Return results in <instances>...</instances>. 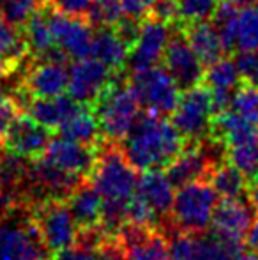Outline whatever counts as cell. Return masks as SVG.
I'll list each match as a JSON object with an SVG mask.
<instances>
[{"label":"cell","mask_w":258,"mask_h":260,"mask_svg":"<svg viewBox=\"0 0 258 260\" xmlns=\"http://www.w3.org/2000/svg\"><path fill=\"white\" fill-rule=\"evenodd\" d=\"M104 140L121 142L141 115V103L129 82L117 76L92 106Z\"/></svg>","instance_id":"277c9868"},{"label":"cell","mask_w":258,"mask_h":260,"mask_svg":"<svg viewBox=\"0 0 258 260\" xmlns=\"http://www.w3.org/2000/svg\"><path fill=\"white\" fill-rule=\"evenodd\" d=\"M52 4L59 11L72 16H85L90 0H52Z\"/></svg>","instance_id":"d590c367"},{"label":"cell","mask_w":258,"mask_h":260,"mask_svg":"<svg viewBox=\"0 0 258 260\" xmlns=\"http://www.w3.org/2000/svg\"><path fill=\"white\" fill-rule=\"evenodd\" d=\"M161 60L180 90L191 89L202 83L205 69L180 28H177L175 34L170 36Z\"/></svg>","instance_id":"5bb4252c"},{"label":"cell","mask_w":258,"mask_h":260,"mask_svg":"<svg viewBox=\"0 0 258 260\" xmlns=\"http://www.w3.org/2000/svg\"><path fill=\"white\" fill-rule=\"evenodd\" d=\"M92 27H115L124 18L121 0H90L85 14Z\"/></svg>","instance_id":"4316f807"},{"label":"cell","mask_w":258,"mask_h":260,"mask_svg":"<svg viewBox=\"0 0 258 260\" xmlns=\"http://www.w3.org/2000/svg\"><path fill=\"white\" fill-rule=\"evenodd\" d=\"M89 181L103 199L101 226L108 236H115L128 221V206L138 184V170L126 159L117 142L103 140Z\"/></svg>","instance_id":"6da1fadb"},{"label":"cell","mask_w":258,"mask_h":260,"mask_svg":"<svg viewBox=\"0 0 258 260\" xmlns=\"http://www.w3.org/2000/svg\"><path fill=\"white\" fill-rule=\"evenodd\" d=\"M232 2H235V4H237V6H248V4H251L253 2V0H232Z\"/></svg>","instance_id":"60d3db41"},{"label":"cell","mask_w":258,"mask_h":260,"mask_svg":"<svg viewBox=\"0 0 258 260\" xmlns=\"http://www.w3.org/2000/svg\"><path fill=\"white\" fill-rule=\"evenodd\" d=\"M170 30H172V25L165 23L151 14H145L141 18L140 32H138L134 45L131 46L128 64H126L131 69V73L147 71L161 62L166 43L170 39Z\"/></svg>","instance_id":"7c38bea8"},{"label":"cell","mask_w":258,"mask_h":260,"mask_svg":"<svg viewBox=\"0 0 258 260\" xmlns=\"http://www.w3.org/2000/svg\"><path fill=\"white\" fill-rule=\"evenodd\" d=\"M60 137L75 140L78 144L89 145V147H99L101 142L104 140L101 133L99 120L94 113L92 106L83 105L71 119H67L62 126L59 127Z\"/></svg>","instance_id":"603a6c76"},{"label":"cell","mask_w":258,"mask_h":260,"mask_svg":"<svg viewBox=\"0 0 258 260\" xmlns=\"http://www.w3.org/2000/svg\"><path fill=\"white\" fill-rule=\"evenodd\" d=\"M217 199L219 197L207 179L188 182L180 186L173 197L170 221L177 230L182 232H205L210 225Z\"/></svg>","instance_id":"5b68a950"},{"label":"cell","mask_w":258,"mask_h":260,"mask_svg":"<svg viewBox=\"0 0 258 260\" xmlns=\"http://www.w3.org/2000/svg\"><path fill=\"white\" fill-rule=\"evenodd\" d=\"M173 189L175 186L170 182L163 170H149L141 177H138L134 197L140 199L154 214V218L158 219V226L170 216L173 197H175Z\"/></svg>","instance_id":"e0dca14e"},{"label":"cell","mask_w":258,"mask_h":260,"mask_svg":"<svg viewBox=\"0 0 258 260\" xmlns=\"http://www.w3.org/2000/svg\"><path fill=\"white\" fill-rule=\"evenodd\" d=\"M52 251L25 204H13L0 216V260H52Z\"/></svg>","instance_id":"3957f363"},{"label":"cell","mask_w":258,"mask_h":260,"mask_svg":"<svg viewBox=\"0 0 258 260\" xmlns=\"http://www.w3.org/2000/svg\"><path fill=\"white\" fill-rule=\"evenodd\" d=\"M28 209L43 237V243L52 251V255L75 244L78 225L65 200H45V202L30 204Z\"/></svg>","instance_id":"52a82bcc"},{"label":"cell","mask_w":258,"mask_h":260,"mask_svg":"<svg viewBox=\"0 0 258 260\" xmlns=\"http://www.w3.org/2000/svg\"><path fill=\"white\" fill-rule=\"evenodd\" d=\"M212 119L214 112L210 92L203 83L182 90L179 103L172 112V124L184 138L186 145L198 144L209 137Z\"/></svg>","instance_id":"8992f818"},{"label":"cell","mask_w":258,"mask_h":260,"mask_svg":"<svg viewBox=\"0 0 258 260\" xmlns=\"http://www.w3.org/2000/svg\"><path fill=\"white\" fill-rule=\"evenodd\" d=\"M256 251H258V250H256Z\"/></svg>","instance_id":"ee69618b"},{"label":"cell","mask_w":258,"mask_h":260,"mask_svg":"<svg viewBox=\"0 0 258 260\" xmlns=\"http://www.w3.org/2000/svg\"><path fill=\"white\" fill-rule=\"evenodd\" d=\"M255 206L249 199H221L212 212V232L227 239L244 241L253 219Z\"/></svg>","instance_id":"2e32d148"},{"label":"cell","mask_w":258,"mask_h":260,"mask_svg":"<svg viewBox=\"0 0 258 260\" xmlns=\"http://www.w3.org/2000/svg\"><path fill=\"white\" fill-rule=\"evenodd\" d=\"M234 62L241 75V82L258 87V50L237 52Z\"/></svg>","instance_id":"1f68e13d"},{"label":"cell","mask_w":258,"mask_h":260,"mask_svg":"<svg viewBox=\"0 0 258 260\" xmlns=\"http://www.w3.org/2000/svg\"><path fill=\"white\" fill-rule=\"evenodd\" d=\"M18 112H20V106L14 101V98L0 90V140L4 138L11 120L16 117Z\"/></svg>","instance_id":"836d02e7"},{"label":"cell","mask_w":258,"mask_h":260,"mask_svg":"<svg viewBox=\"0 0 258 260\" xmlns=\"http://www.w3.org/2000/svg\"><path fill=\"white\" fill-rule=\"evenodd\" d=\"M246 246L251 248L253 251L258 250V216H255L248 234H246Z\"/></svg>","instance_id":"8d00e7d4"},{"label":"cell","mask_w":258,"mask_h":260,"mask_svg":"<svg viewBox=\"0 0 258 260\" xmlns=\"http://www.w3.org/2000/svg\"><path fill=\"white\" fill-rule=\"evenodd\" d=\"M126 159L138 172L163 170L186 147V142L166 117L145 112L119 142Z\"/></svg>","instance_id":"7a4b0ae2"},{"label":"cell","mask_w":258,"mask_h":260,"mask_svg":"<svg viewBox=\"0 0 258 260\" xmlns=\"http://www.w3.org/2000/svg\"><path fill=\"white\" fill-rule=\"evenodd\" d=\"M6 152H7V149L4 147V142H0V163H2L4 156H6Z\"/></svg>","instance_id":"ab89813d"},{"label":"cell","mask_w":258,"mask_h":260,"mask_svg":"<svg viewBox=\"0 0 258 260\" xmlns=\"http://www.w3.org/2000/svg\"><path fill=\"white\" fill-rule=\"evenodd\" d=\"M177 28L184 32L191 48L195 50V53L198 55L203 66H209L216 62L217 58L225 57V48L223 43H221L219 32H217L216 25L212 21H195V23H188L184 27Z\"/></svg>","instance_id":"44dd1931"},{"label":"cell","mask_w":258,"mask_h":260,"mask_svg":"<svg viewBox=\"0 0 258 260\" xmlns=\"http://www.w3.org/2000/svg\"><path fill=\"white\" fill-rule=\"evenodd\" d=\"M202 82L203 85L212 90H228L230 92L232 89H237V85L241 83V75L232 58L221 57L207 66Z\"/></svg>","instance_id":"484cf974"},{"label":"cell","mask_w":258,"mask_h":260,"mask_svg":"<svg viewBox=\"0 0 258 260\" xmlns=\"http://www.w3.org/2000/svg\"><path fill=\"white\" fill-rule=\"evenodd\" d=\"M219 0H175L177 4V25L184 27L195 21L210 20Z\"/></svg>","instance_id":"83f0119b"},{"label":"cell","mask_w":258,"mask_h":260,"mask_svg":"<svg viewBox=\"0 0 258 260\" xmlns=\"http://www.w3.org/2000/svg\"><path fill=\"white\" fill-rule=\"evenodd\" d=\"M23 38L27 41L28 53L32 57L39 58L45 57L50 50L55 48V41H53L52 27L48 21V13H46V6H41L38 13L27 21L23 27Z\"/></svg>","instance_id":"cb8c5ba5"},{"label":"cell","mask_w":258,"mask_h":260,"mask_svg":"<svg viewBox=\"0 0 258 260\" xmlns=\"http://www.w3.org/2000/svg\"><path fill=\"white\" fill-rule=\"evenodd\" d=\"M230 108L258 126V87L239 83L232 96Z\"/></svg>","instance_id":"f546056e"},{"label":"cell","mask_w":258,"mask_h":260,"mask_svg":"<svg viewBox=\"0 0 258 260\" xmlns=\"http://www.w3.org/2000/svg\"><path fill=\"white\" fill-rule=\"evenodd\" d=\"M65 204H67L78 229L99 225L101 212H103V199L87 177L75 186V189L65 199Z\"/></svg>","instance_id":"d6986e66"},{"label":"cell","mask_w":258,"mask_h":260,"mask_svg":"<svg viewBox=\"0 0 258 260\" xmlns=\"http://www.w3.org/2000/svg\"><path fill=\"white\" fill-rule=\"evenodd\" d=\"M129 48L114 27H101L94 34L90 57L103 62L112 73L124 75Z\"/></svg>","instance_id":"ffe728a7"},{"label":"cell","mask_w":258,"mask_h":260,"mask_svg":"<svg viewBox=\"0 0 258 260\" xmlns=\"http://www.w3.org/2000/svg\"><path fill=\"white\" fill-rule=\"evenodd\" d=\"M83 105L76 103L71 96H59L53 98H32L27 101L25 108L30 117H34L39 124L52 131H57L67 119H71Z\"/></svg>","instance_id":"ac0fdd59"},{"label":"cell","mask_w":258,"mask_h":260,"mask_svg":"<svg viewBox=\"0 0 258 260\" xmlns=\"http://www.w3.org/2000/svg\"><path fill=\"white\" fill-rule=\"evenodd\" d=\"M65 64L67 62L52 58H34V64L25 71L16 96H13L18 106H25L32 98H53L64 94L69 78Z\"/></svg>","instance_id":"9c48e42d"},{"label":"cell","mask_w":258,"mask_h":260,"mask_svg":"<svg viewBox=\"0 0 258 260\" xmlns=\"http://www.w3.org/2000/svg\"><path fill=\"white\" fill-rule=\"evenodd\" d=\"M253 2H256V4H258V0H253Z\"/></svg>","instance_id":"7bdbcfd3"},{"label":"cell","mask_w":258,"mask_h":260,"mask_svg":"<svg viewBox=\"0 0 258 260\" xmlns=\"http://www.w3.org/2000/svg\"><path fill=\"white\" fill-rule=\"evenodd\" d=\"M232 260H258V253H253V251H241L237 257H234Z\"/></svg>","instance_id":"f35d334b"},{"label":"cell","mask_w":258,"mask_h":260,"mask_svg":"<svg viewBox=\"0 0 258 260\" xmlns=\"http://www.w3.org/2000/svg\"><path fill=\"white\" fill-rule=\"evenodd\" d=\"M96 156L97 147H89V145L78 144V142L69 140V138L59 137L50 140L48 147H46L41 157H45L46 161H50L52 165H55L57 168L67 172V174L85 179L92 172Z\"/></svg>","instance_id":"9a60e30c"},{"label":"cell","mask_w":258,"mask_h":260,"mask_svg":"<svg viewBox=\"0 0 258 260\" xmlns=\"http://www.w3.org/2000/svg\"><path fill=\"white\" fill-rule=\"evenodd\" d=\"M52 140V129L39 124L28 113H16L4 135V147L9 152L25 157V159H38L46 151Z\"/></svg>","instance_id":"4fadbf2b"},{"label":"cell","mask_w":258,"mask_h":260,"mask_svg":"<svg viewBox=\"0 0 258 260\" xmlns=\"http://www.w3.org/2000/svg\"><path fill=\"white\" fill-rule=\"evenodd\" d=\"M52 260H101V258H99V250L96 246L75 243L71 246L53 253Z\"/></svg>","instance_id":"d6a6232c"},{"label":"cell","mask_w":258,"mask_h":260,"mask_svg":"<svg viewBox=\"0 0 258 260\" xmlns=\"http://www.w3.org/2000/svg\"><path fill=\"white\" fill-rule=\"evenodd\" d=\"M39 6H48V4H52V0H38Z\"/></svg>","instance_id":"b9f144b4"},{"label":"cell","mask_w":258,"mask_h":260,"mask_svg":"<svg viewBox=\"0 0 258 260\" xmlns=\"http://www.w3.org/2000/svg\"><path fill=\"white\" fill-rule=\"evenodd\" d=\"M117 76L94 57L76 58L69 69L67 94L80 105L94 106Z\"/></svg>","instance_id":"30bf717a"},{"label":"cell","mask_w":258,"mask_h":260,"mask_svg":"<svg viewBox=\"0 0 258 260\" xmlns=\"http://www.w3.org/2000/svg\"><path fill=\"white\" fill-rule=\"evenodd\" d=\"M129 83L136 90L141 106H145V112L161 117L172 115L182 92L172 75L165 68L158 66L147 71L133 73Z\"/></svg>","instance_id":"ba28073f"},{"label":"cell","mask_w":258,"mask_h":260,"mask_svg":"<svg viewBox=\"0 0 258 260\" xmlns=\"http://www.w3.org/2000/svg\"><path fill=\"white\" fill-rule=\"evenodd\" d=\"M121 2H122L124 16L141 20V18L149 13V9H151L156 0H121Z\"/></svg>","instance_id":"e575fe53"},{"label":"cell","mask_w":258,"mask_h":260,"mask_svg":"<svg viewBox=\"0 0 258 260\" xmlns=\"http://www.w3.org/2000/svg\"><path fill=\"white\" fill-rule=\"evenodd\" d=\"M46 13H48V21L57 48H60L69 58H75V60L90 57L94 30L87 18L65 14L53 4L46 6Z\"/></svg>","instance_id":"8fae6325"},{"label":"cell","mask_w":258,"mask_h":260,"mask_svg":"<svg viewBox=\"0 0 258 260\" xmlns=\"http://www.w3.org/2000/svg\"><path fill=\"white\" fill-rule=\"evenodd\" d=\"M168 244L170 260H193L196 248V234L173 230L168 236H165Z\"/></svg>","instance_id":"4dcf8cb0"},{"label":"cell","mask_w":258,"mask_h":260,"mask_svg":"<svg viewBox=\"0 0 258 260\" xmlns=\"http://www.w3.org/2000/svg\"><path fill=\"white\" fill-rule=\"evenodd\" d=\"M246 197H248L249 202L255 206V209H258V175L248 184V193H246Z\"/></svg>","instance_id":"74e56055"},{"label":"cell","mask_w":258,"mask_h":260,"mask_svg":"<svg viewBox=\"0 0 258 260\" xmlns=\"http://www.w3.org/2000/svg\"><path fill=\"white\" fill-rule=\"evenodd\" d=\"M214 191L221 199H241L248 193V181L246 177L227 159L217 165L207 177Z\"/></svg>","instance_id":"d4e9b609"},{"label":"cell","mask_w":258,"mask_h":260,"mask_svg":"<svg viewBox=\"0 0 258 260\" xmlns=\"http://www.w3.org/2000/svg\"><path fill=\"white\" fill-rule=\"evenodd\" d=\"M38 0H0V14L11 27L23 30L27 21L38 13Z\"/></svg>","instance_id":"f1b7e54d"},{"label":"cell","mask_w":258,"mask_h":260,"mask_svg":"<svg viewBox=\"0 0 258 260\" xmlns=\"http://www.w3.org/2000/svg\"><path fill=\"white\" fill-rule=\"evenodd\" d=\"M23 32L11 27L0 14V78L11 76L28 58Z\"/></svg>","instance_id":"7402d4cb"}]
</instances>
